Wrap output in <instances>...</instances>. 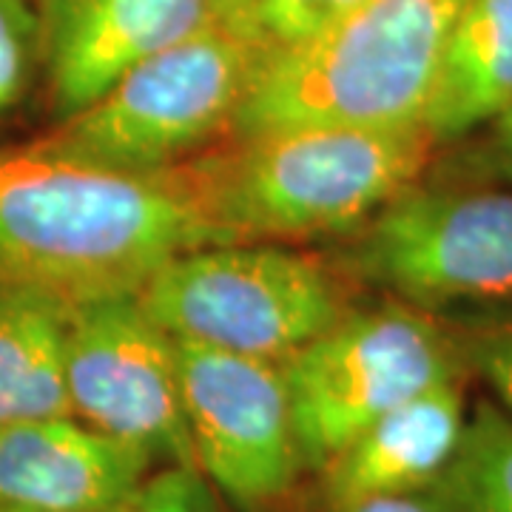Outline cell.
<instances>
[{"instance_id":"cell-1","label":"cell","mask_w":512,"mask_h":512,"mask_svg":"<svg viewBox=\"0 0 512 512\" xmlns=\"http://www.w3.org/2000/svg\"><path fill=\"white\" fill-rule=\"evenodd\" d=\"M225 242L197 163L120 168L49 137L0 151V285L66 305L137 293L174 256Z\"/></svg>"},{"instance_id":"cell-2","label":"cell","mask_w":512,"mask_h":512,"mask_svg":"<svg viewBox=\"0 0 512 512\" xmlns=\"http://www.w3.org/2000/svg\"><path fill=\"white\" fill-rule=\"evenodd\" d=\"M464 0H362L308 43L262 60L234 131L424 126Z\"/></svg>"},{"instance_id":"cell-3","label":"cell","mask_w":512,"mask_h":512,"mask_svg":"<svg viewBox=\"0 0 512 512\" xmlns=\"http://www.w3.org/2000/svg\"><path fill=\"white\" fill-rule=\"evenodd\" d=\"M436 146L427 126L288 128L200 160L214 220L234 242L336 237L416 183Z\"/></svg>"},{"instance_id":"cell-4","label":"cell","mask_w":512,"mask_h":512,"mask_svg":"<svg viewBox=\"0 0 512 512\" xmlns=\"http://www.w3.org/2000/svg\"><path fill=\"white\" fill-rule=\"evenodd\" d=\"M265 57L242 20H217L134 66L49 140L120 168L180 165L191 148L234 126Z\"/></svg>"},{"instance_id":"cell-5","label":"cell","mask_w":512,"mask_h":512,"mask_svg":"<svg viewBox=\"0 0 512 512\" xmlns=\"http://www.w3.org/2000/svg\"><path fill=\"white\" fill-rule=\"evenodd\" d=\"M137 299L174 339L276 362L345 316L342 291L319 262L254 242L174 256Z\"/></svg>"},{"instance_id":"cell-6","label":"cell","mask_w":512,"mask_h":512,"mask_svg":"<svg viewBox=\"0 0 512 512\" xmlns=\"http://www.w3.org/2000/svg\"><path fill=\"white\" fill-rule=\"evenodd\" d=\"M282 373L302 461L322 470L384 413L470 370L433 313L390 302L345 313L282 359Z\"/></svg>"},{"instance_id":"cell-7","label":"cell","mask_w":512,"mask_h":512,"mask_svg":"<svg viewBox=\"0 0 512 512\" xmlns=\"http://www.w3.org/2000/svg\"><path fill=\"white\" fill-rule=\"evenodd\" d=\"M342 265L424 313L512 302V191L413 183L353 231Z\"/></svg>"},{"instance_id":"cell-8","label":"cell","mask_w":512,"mask_h":512,"mask_svg":"<svg viewBox=\"0 0 512 512\" xmlns=\"http://www.w3.org/2000/svg\"><path fill=\"white\" fill-rule=\"evenodd\" d=\"M66 382L74 419L171 467L197 470L180 390L177 342L137 293L69 305Z\"/></svg>"},{"instance_id":"cell-9","label":"cell","mask_w":512,"mask_h":512,"mask_svg":"<svg viewBox=\"0 0 512 512\" xmlns=\"http://www.w3.org/2000/svg\"><path fill=\"white\" fill-rule=\"evenodd\" d=\"M197 470L242 510L288 495L305 461L282 362L174 339Z\"/></svg>"},{"instance_id":"cell-10","label":"cell","mask_w":512,"mask_h":512,"mask_svg":"<svg viewBox=\"0 0 512 512\" xmlns=\"http://www.w3.org/2000/svg\"><path fill=\"white\" fill-rule=\"evenodd\" d=\"M35 9L60 120L89 109L148 57L231 20L222 0H35Z\"/></svg>"},{"instance_id":"cell-11","label":"cell","mask_w":512,"mask_h":512,"mask_svg":"<svg viewBox=\"0 0 512 512\" xmlns=\"http://www.w3.org/2000/svg\"><path fill=\"white\" fill-rule=\"evenodd\" d=\"M154 458L74 416L0 427V512H109L137 498Z\"/></svg>"},{"instance_id":"cell-12","label":"cell","mask_w":512,"mask_h":512,"mask_svg":"<svg viewBox=\"0 0 512 512\" xmlns=\"http://www.w3.org/2000/svg\"><path fill=\"white\" fill-rule=\"evenodd\" d=\"M467 427L464 376L439 382L362 430L325 464L330 510L376 495L424 493L447 470Z\"/></svg>"},{"instance_id":"cell-13","label":"cell","mask_w":512,"mask_h":512,"mask_svg":"<svg viewBox=\"0 0 512 512\" xmlns=\"http://www.w3.org/2000/svg\"><path fill=\"white\" fill-rule=\"evenodd\" d=\"M512 109V0H464L424 114L436 143Z\"/></svg>"},{"instance_id":"cell-14","label":"cell","mask_w":512,"mask_h":512,"mask_svg":"<svg viewBox=\"0 0 512 512\" xmlns=\"http://www.w3.org/2000/svg\"><path fill=\"white\" fill-rule=\"evenodd\" d=\"M69 305L0 285V427L74 416L66 382Z\"/></svg>"},{"instance_id":"cell-15","label":"cell","mask_w":512,"mask_h":512,"mask_svg":"<svg viewBox=\"0 0 512 512\" xmlns=\"http://www.w3.org/2000/svg\"><path fill=\"white\" fill-rule=\"evenodd\" d=\"M424 493L441 512H512V416L501 404H476L456 456Z\"/></svg>"},{"instance_id":"cell-16","label":"cell","mask_w":512,"mask_h":512,"mask_svg":"<svg viewBox=\"0 0 512 512\" xmlns=\"http://www.w3.org/2000/svg\"><path fill=\"white\" fill-rule=\"evenodd\" d=\"M362 0H251L242 23L268 55L308 43L350 15Z\"/></svg>"},{"instance_id":"cell-17","label":"cell","mask_w":512,"mask_h":512,"mask_svg":"<svg viewBox=\"0 0 512 512\" xmlns=\"http://www.w3.org/2000/svg\"><path fill=\"white\" fill-rule=\"evenodd\" d=\"M40 63V23L32 0H0V114L18 103Z\"/></svg>"},{"instance_id":"cell-18","label":"cell","mask_w":512,"mask_h":512,"mask_svg":"<svg viewBox=\"0 0 512 512\" xmlns=\"http://www.w3.org/2000/svg\"><path fill=\"white\" fill-rule=\"evenodd\" d=\"M456 342L467 370L493 387L501 407L512 416V319L456 333Z\"/></svg>"},{"instance_id":"cell-19","label":"cell","mask_w":512,"mask_h":512,"mask_svg":"<svg viewBox=\"0 0 512 512\" xmlns=\"http://www.w3.org/2000/svg\"><path fill=\"white\" fill-rule=\"evenodd\" d=\"M137 501L140 512H202L194 470L185 467H168L148 478Z\"/></svg>"},{"instance_id":"cell-20","label":"cell","mask_w":512,"mask_h":512,"mask_svg":"<svg viewBox=\"0 0 512 512\" xmlns=\"http://www.w3.org/2000/svg\"><path fill=\"white\" fill-rule=\"evenodd\" d=\"M339 512H441L433 498L427 493L407 495H376V498H362L356 504H348Z\"/></svg>"},{"instance_id":"cell-21","label":"cell","mask_w":512,"mask_h":512,"mask_svg":"<svg viewBox=\"0 0 512 512\" xmlns=\"http://www.w3.org/2000/svg\"><path fill=\"white\" fill-rule=\"evenodd\" d=\"M490 126H493V134H490V157H493L495 168L501 171V177H507L512 183V109L504 111Z\"/></svg>"},{"instance_id":"cell-22","label":"cell","mask_w":512,"mask_h":512,"mask_svg":"<svg viewBox=\"0 0 512 512\" xmlns=\"http://www.w3.org/2000/svg\"><path fill=\"white\" fill-rule=\"evenodd\" d=\"M222 3H225L228 18L242 20V15H245V9H248V3H251V0H222Z\"/></svg>"},{"instance_id":"cell-23","label":"cell","mask_w":512,"mask_h":512,"mask_svg":"<svg viewBox=\"0 0 512 512\" xmlns=\"http://www.w3.org/2000/svg\"><path fill=\"white\" fill-rule=\"evenodd\" d=\"M137 498H140V495H137ZM137 498H131L128 504H123V507H114V510L109 512H140V501H137Z\"/></svg>"}]
</instances>
